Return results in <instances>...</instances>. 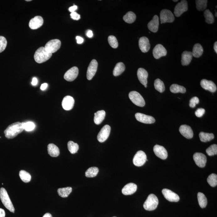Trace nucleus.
<instances>
[{"mask_svg": "<svg viewBox=\"0 0 217 217\" xmlns=\"http://www.w3.org/2000/svg\"><path fill=\"white\" fill-rule=\"evenodd\" d=\"M199 100L198 97H194L191 98L189 101V106L191 108H194L197 104L199 103Z\"/></svg>", "mask_w": 217, "mask_h": 217, "instance_id": "obj_47", "label": "nucleus"}, {"mask_svg": "<svg viewBox=\"0 0 217 217\" xmlns=\"http://www.w3.org/2000/svg\"><path fill=\"white\" fill-rule=\"evenodd\" d=\"M206 152L209 156L217 155V145L215 144L211 145L209 148H207L206 150Z\"/></svg>", "mask_w": 217, "mask_h": 217, "instance_id": "obj_43", "label": "nucleus"}, {"mask_svg": "<svg viewBox=\"0 0 217 217\" xmlns=\"http://www.w3.org/2000/svg\"><path fill=\"white\" fill-rule=\"evenodd\" d=\"M160 19L161 24L172 23L175 20V17L171 11L169 10L163 9L161 12Z\"/></svg>", "mask_w": 217, "mask_h": 217, "instance_id": "obj_8", "label": "nucleus"}, {"mask_svg": "<svg viewBox=\"0 0 217 217\" xmlns=\"http://www.w3.org/2000/svg\"><path fill=\"white\" fill-rule=\"evenodd\" d=\"M200 85L204 89L210 92L214 93L217 91V87L214 83L211 81L203 79L201 81Z\"/></svg>", "mask_w": 217, "mask_h": 217, "instance_id": "obj_20", "label": "nucleus"}, {"mask_svg": "<svg viewBox=\"0 0 217 217\" xmlns=\"http://www.w3.org/2000/svg\"><path fill=\"white\" fill-rule=\"evenodd\" d=\"M192 53L188 51H184L183 52L181 56V64L183 66H188L191 62L192 59Z\"/></svg>", "mask_w": 217, "mask_h": 217, "instance_id": "obj_26", "label": "nucleus"}, {"mask_svg": "<svg viewBox=\"0 0 217 217\" xmlns=\"http://www.w3.org/2000/svg\"><path fill=\"white\" fill-rule=\"evenodd\" d=\"M27 1H31V0H26Z\"/></svg>", "mask_w": 217, "mask_h": 217, "instance_id": "obj_61", "label": "nucleus"}, {"mask_svg": "<svg viewBox=\"0 0 217 217\" xmlns=\"http://www.w3.org/2000/svg\"><path fill=\"white\" fill-rule=\"evenodd\" d=\"M158 204V200L157 197L153 194H151L148 196L144 204L145 209L148 211H153L157 208Z\"/></svg>", "mask_w": 217, "mask_h": 217, "instance_id": "obj_4", "label": "nucleus"}, {"mask_svg": "<svg viewBox=\"0 0 217 217\" xmlns=\"http://www.w3.org/2000/svg\"><path fill=\"white\" fill-rule=\"evenodd\" d=\"M75 104V100L72 97L66 96L64 98L62 101L63 108L65 110L69 111L73 108Z\"/></svg>", "mask_w": 217, "mask_h": 217, "instance_id": "obj_19", "label": "nucleus"}, {"mask_svg": "<svg viewBox=\"0 0 217 217\" xmlns=\"http://www.w3.org/2000/svg\"><path fill=\"white\" fill-rule=\"evenodd\" d=\"M179 131L181 135L187 139H191L193 137V131L189 125H181L180 127Z\"/></svg>", "mask_w": 217, "mask_h": 217, "instance_id": "obj_21", "label": "nucleus"}, {"mask_svg": "<svg viewBox=\"0 0 217 217\" xmlns=\"http://www.w3.org/2000/svg\"><path fill=\"white\" fill-rule=\"evenodd\" d=\"M145 88H147V85H145Z\"/></svg>", "mask_w": 217, "mask_h": 217, "instance_id": "obj_59", "label": "nucleus"}, {"mask_svg": "<svg viewBox=\"0 0 217 217\" xmlns=\"http://www.w3.org/2000/svg\"><path fill=\"white\" fill-rule=\"evenodd\" d=\"M24 130L23 122H16L9 125L4 131V134L8 139H13Z\"/></svg>", "mask_w": 217, "mask_h": 217, "instance_id": "obj_1", "label": "nucleus"}, {"mask_svg": "<svg viewBox=\"0 0 217 217\" xmlns=\"http://www.w3.org/2000/svg\"><path fill=\"white\" fill-rule=\"evenodd\" d=\"M167 54V51L162 45L160 44L156 45L153 50V55L156 59H159L161 57L165 56Z\"/></svg>", "mask_w": 217, "mask_h": 217, "instance_id": "obj_14", "label": "nucleus"}, {"mask_svg": "<svg viewBox=\"0 0 217 217\" xmlns=\"http://www.w3.org/2000/svg\"><path fill=\"white\" fill-rule=\"evenodd\" d=\"M20 178L24 183H28L30 181L31 177L29 173L24 170L20 171L19 173Z\"/></svg>", "mask_w": 217, "mask_h": 217, "instance_id": "obj_38", "label": "nucleus"}, {"mask_svg": "<svg viewBox=\"0 0 217 217\" xmlns=\"http://www.w3.org/2000/svg\"><path fill=\"white\" fill-rule=\"evenodd\" d=\"M170 90L172 93H185L186 91V88L184 87L177 84H172L171 85L170 88Z\"/></svg>", "mask_w": 217, "mask_h": 217, "instance_id": "obj_31", "label": "nucleus"}, {"mask_svg": "<svg viewBox=\"0 0 217 217\" xmlns=\"http://www.w3.org/2000/svg\"><path fill=\"white\" fill-rule=\"evenodd\" d=\"M71 18L72 19H73L75 20H78L81 18L80 15L76 12L71 13Z\"/></svg>", "mask_w": 217, "mask_h": 217, "instance_id": "obj_49", "label": "nucleus"}, {"mask_svg": "<svg viewBox=\"0 0 217 217\" xmlns=\"http://www.w3.org/2000/svg\"><path fill=\"white\" fill-rule=\"evenodd\" d=\"M135 117L138 122L142 123L152 124L155 122V119L153 117L139 113L135 114Z\"/></svg>", "mask_w": 217, "mask_h": 217, "instance_id": "obj_15", "label": "nucleus"}, {"mask_svg": "<svg viewBox=\"0 0 217 217\" xmlns=\"http://www.w3.org/2000/svg\"><path fill=\"white\" fill-rule=\"evenodd\" d=\"M24 129L26 131H31L35 128V124L33 122H29L26 123L23 122Z\"/></svg>", "mask_w": 217, "mask_h": 217, "instance_id": "obj_46", "label": "nucleus"}, {"mask_svg": "<svg viewBox=\"0 0 217 217\" xmlns=\"http://www.w3.org/2000/svg\"><path fill=\"white\" fill-rule=\"evenodd\" d=\"M57 191L60 196L63 198H67L72 192V188L71 187L59 188Z\"/></svg>", "mask_w": 217, "mask_h": 217, "instance_id": "obj_34", "label": "nucleus"}, {"mask_svg": "<svg viewBox=\"0 0 217 217\" xmlns=\"http://www.w3.org/2000/svg\"><path fill=\"white\" fill-rule=\"evenodd\" d=\"M188 10V3L187 1L182 0L180 3H178L174 9V14L175 16L179 17L183 13L186 12Z\"/></svg>", "mask_w": 217, "mask_h": 217, "instance_id": "obj_9", "label": "nucleus"}, {"mask_svg": "<svg viewBox=\"0 0 217 217\" xmlns=\"http://www.w3.org/2000/svg\"><path fill=\"white\" fill-rule=\"evenodd\" d=\"M43 217H52V216L50 214L48 213L45 214H44Z\"/></svg>", "mask_w": 217, "mask_h": 217, "instance_id": "obj_57", "label": "nucleus"}, {"mask_svg": "<svg viewBox=\"0 0 217 217\" xmlns=\"http://www.w3.org/2000/svg\"><path fill=\"white\" fill-rule=\"evenodd\" d=\"M147 71L143 68H139L137 71V76L141 83L145 86L147 84L148 77Z\"/></svg>", "mask_w": 217, "mask_h": 217, "instance_id": "obj_23", "label": "nucleus"}, {"mask_svg": "<svg viewBox=\"0 0 217 217\" xmlns=\"http://www.w3.org/2000/svg\"><path fill=\"white\" fill-rule=\"evenodd\" d=\"M7 44L8 42L5 37L0 36V53L5 50L7 47Z\"/></svg>", "mask_w": 217, "mask_h": 217, "instance_id": "obj_45", "label": "nucleus"}, {"mask_svg": "<svg viewBox=\"0 0 217 217\" xmlns=\"http://www.w3.org/2000/svg\"><path fill=\"white\" fill-rule=\"evenodd\" d=\"M137 186L134 183L127 184L122 189V193L124 195H130L134 194L136 191Z\"/></svg>", "mask_w": 217, "mask_h": 217, "instance_id": "obj_25", "label": "nucleus"}, {"mask_svg": "<svg viewBox=\"0 0 217 217\" xmlns=\"http://www.w3.org/2000/svg\"><path fill=\"white\" fill-rule=\"evenodd\" d=\"M106 113L104 110H101L97 111L94 115V122L97 125H99L102 122L103 120L105 119Z\"/></svg>", "mask_w": 217, "mask_h": 217, "instance_id": "obj_28", "label": "nucleus"}, {"mask_svg": "<svg viewBox=\"0 0 217 217\" xmlns=\"http://www.w3.org/2000/svg\"><path fill=\"white\" fill-rule=\"evenodd\" d=\"M214 50L215 51V52L216 53V54L217 53V42L216 41V42H215L214 44Z\"/></svg>", "mask_w": 217, "mask_h": 217, "instance_id": "obj_56", "label": "nucleus"}, {"mask_svg": "<svg viewBox=\"0 0 217 217\" xmlns=\"http://www.w3.org/2000/svg\"><path fill=\"white\" fill-rule=\"evenodd\" d=\"M77 9V6L76 5H74L70 7L69 8V11L71 13L75 12V11Z\"/></svg>", "mask_w": 217, "mask_h": 217, "instance_id": "obj_51", "label": "nucleus"}, {"mask_svg": "<svg viewBox=\"0 0 217 217\" xmlns=\"http://www.w3.org/2000/svg\"><path fill=\"white\" fill-rule=\"evenodd\" d=\"M205 113V110L203 108H199L195 112V115L198 118H201Z\"/></svg>", "mask_w": 217, "mask_h": 217, "instance_id": "obj_48", "label": "nucleus"}, {"mask_svg": "<svg viewBox=\"0 0 217 217\" xmlns=\"http://www.w3.org/2000/svg\"><path fill=\"white\" fill-rule=\"evenodd\" d=\"M159 18L157 15L154 16L152 20L148 24V29L152 32L156 33L158 31L159 26Z\"/></svg>", "mask_w": 217, "mask_h": 217, "instance_id": "obj_24", "label": "nucleus"}, {"mask_svg": "<svg viewBox=\"0 0 217 217\" xmlns=\"http://www.w3.org/2000/svg\"><path fill=\"white\" fill-rule=\"evenodd\" d=\"M198 198L199 206L201 208H205L207 206L208 202L205 195L202 193L199 192L198 194Z\"/></svg>", "mask_w": 217, "mask_h": 217, "instance_id": "obj_35", "label": "nucleus"}, {"mask_svg": "<svg viewBox=\"0 0 217 217\" xmlns=\"http://www.w3.org/2000/svg\"><path fill=\"white\" fill-rule=\"evenodd\" d=\"M205 22L208 24H212L214 21V18L212 13L209 9H207L204 12Z\"/></svg>", "mask_w": 217, "mask_h": 217, "instance_id": "obj_39", "label": "nucleus"}, {"mask_svg": "<svg viewBox=\"0 0 217 217\" xmlns=\"http://www.w3.org/2000/svg\"><path fill=\"white\" fill-rule=\"evenodd\" d=\"M154 86L155 89L161 93L165 91V86L164 82L159 78L155 80L154 82Z\"/></svg>", "mask_w": 217, "mask_h": 217, "instance_id": "obj_37", "label": "nucleus"}, {"mask_svg": "<svg viewBox=\"0 0 217 217\" xmlns=\"http://www.w3.org/2000/svg\"><path fill=\"white\" fill-rule=\"evenodd\" d=\"M99 170L96 167H91L88 168L85 172V176L87 177H94L97 176Z\"/></svg>", "mask_w": 217, "mask_h": 217, "instance_id": "obj_36", "label": "nucleus"}, {"mask_svg": "<svg viewBox=\"0 0 217 217\" xmlns=\"http://www.w3.org/2000/svg\"><path fill=\"white\" fill-rule=\"evenodd\" d=\"M111 132V127L108 125L103 127L98 135V140L100 142H103L106 141Z\"/></svg>", "mask_w": 217, "mask_h": 217, "instance_id": "obj_10", "label": "nucleus"}, {"mask_svg": "<svg viewBox=\"0 0 217 217\" xmlns=\"http://www.w3.org/2000/svg\"><path fill=\"white\" fill-rule=\"evenodd\" d=\"M130 99L137 106L143 107L145 106V102L142 96L135 91H131L129 94Z\"/></svg>", "mask_w": 217, "mask_h": 217, "instance_id": "obj_5", "label": "nucleus"}, {"mask_svg": "<svg viewBox=\"0 0 217 217\" xmlns=\"http://www.w3.org/2000/svg\"><path fill=\"white\" fill-rule=\"evenodd\" d=\"M86 35L88 38H91L93 36V33L90 30H88L87 32Z\"/></svg>", "mask_w": 217, "mask_h": 217, "instance_id": "obj_52", "label": "nucleus"}, {"mask_svg": "<svg viewBox=\"0 0 217 217\" xmlns=\"http://www.w3.org/2000/svg\"><path fill=\"white\" fill-rule=\"evenodd\" d=\"M215 16H216V17L217 16V12H215Z\"/></svg>", "mask_w": 217, "mask_h": 217, "instance_id": "obj_60", "label": "nucleus"}, {"mask_svg": "<svg viewBox=\"0 0 217 217\" xmlns=\"http://www.w3.org/2000/svg\"><path fill=\"white\" fill-rule=\"evenodd\" d=\"M199 137L200 140L204 142H209L214 138V135L213 134L208 133L204 132L200 133Z\"/></svg>", "mask_w": 217, "mask_h": 217, "instance_id": "obj_32", "label": "nucleus"}, {"mask_svg": "<svg viewBox=\"0 0 217 217\" xmlns=\"http://www.w3.org/2000/svg\"><path fill=\"white\" fill-rule=\"evenodd\" d=\"M139 46L140 49L142 52H148L151 48V45L148 38L146 37H142L140 38L139 40Z\"/></svg>", "mask_w": 217, "mask_h": 217, "instance_id": "obj_22", "label": "nucleus"}, {"mask_svg": "<svg viewBox=\"0 0 217 217\" xmlns=\"http://www.w3.org/2000/svg\"><path fill=\"white\" fill-rule=\"evenodd\" d=\"M147 160L146 154L142 151H138L134 156L133 162L134 165L137 167H141L143 165Z\"/></svg>", "mask_w": 217, "mask_h": 217, "instance_id": "obj_7", "label": "nucleus"}, {"mask_svg": "<svg viewBox=\"0 0 217 217\" xmlns=\"http://www.w3.org/2000/svg\"><path fill=\"white\" fill-rule=\"evenodd\" d=\"M173 1H174V2H177V1H178V0H176V1H174V0H173Z\"/></svg>", "mask_w": 217, "mask_h": 217, "instance_id": "obj_58", "label": "nucleus"}, {"mask_svg": "<svg viewBox=\"0 0 217 217\" xmlns=\"http://www.w3.org/2000/svg\"><path fill=\"white\" fill-rule=\"evenodd\" d=\"M68 148L71 154H74L77 152L79 149V146L73 141H70L68 143Z\"/></svg>", "mask_w": 217, "mask_h": 217, "instance_id": "obj_40", "label": "nucleus"}, {"mask_svg": "<svg viewBox=\"0 0 217 217\" xmlns=\"http://www.w3.org/2000/svg\"><path fill=\"white\" fill-rule=\"evenodd\" d=\"M204 50L202 45L199 44H196L193 48V56L195 58H199L203 53Z\"/></svg>", "mask_w": 217, "mask_h": 217, "instance_id": "obj_29", "label": "nucleus"}, {"mask_svg": "<svg viewBox=\"0 0 217 217\" xmlns=\"http://www.w3.org/2000/svg\"><path fill=\"white\" fill-rule=\"evenodd\" d=\"M44 24V19L40 16H37L30 20L29 23V28L32 29H36L40 28Z\"/></svg>", "mask_w": 217, "mask_h": 217, "instance_id": "obj_18", "label": "nucleus"}, {"mask_svg": "<svg viewBox=\"0 0 217 217\" xmlns=\"http://www.w3.org/2000/svg\"><path fill=\"white\" fill-rule=\"evenodd\" d=\"M5 213L4 209L0 208V217H5Z\"/></svg>", "mask_w": 217, "mask_h": 217, "instance_id": "obj_54", "label": "nucleus"}, {"mask_svg": "<svg viewBox=\"0 0 217 217\" xmlns=\"http://www.w3.org/2000/svg\"><path fill=\"white\" fill-rule=\"evenodd\" d=\"M136 18V15L134 13L129 11L124 16L123 19L127 23L130 24L135 22Z\"/></svg>", "mask_w": 217, "mask_h": 217, "instance_id": "obj_33", "label": "nucleus"}, {"mask_svg": "<svg viewBox=\"0 0 217 217\" xmlns=\"http://www.w3.org/2000/svg\"><path fill=\"white\" fill-rule=\"evenodd\" d=\"M76 38L77 40V43L78 44H81L84 42L83 38H82V37L77 36L76 37Z\"/></svg>", "mask_w": 217, "mask_h": 217, "instance_id": "obj_50", "label": "nucleus"}, {"mask_svg": "<svg viewBox=\"0 0 217 217\" xmlns=\"http://www.w3.org/2000/svg\"><path fill=\"white\" fill-rule=\"evenodd\" d=\"M38 84V79L36 78H33L32 82H31V84L35 86Z\"/></svg>", "mask_w": 217, "mask_h": 217, "instance_id": "obj_55", "label": "nucleus"}, {"mask_svg": "<svg viewBox=\"0 0 217 217\" xmlns=\"http://www.w3.org/2000/svg\"><path fill=\"white\" fill-rule=\"evenodd\" d=\"M197 9L199 11H202L205 9L207 7L208 1L207 0H197L195 1Z\"/></svg>", "mask_w": 217, "mask_h": 217, "instance_id": "obj_41", "label": "nucleus"}, {"mask_svg": "<svg viewBox=\"0 0 217 217\" xmlns=\"http://www.w3.org/2000/svg\"><path fill=\"white\" fill-rule=\"evenodd\" d=\"M48 84L46 83L42 84L41 86L40 89L42 91L45 90L48 87Z\"/></svg>", "mask_w": 217, "mask_h": 217, "instance_id": "obj_53", "label": "nucleus"}, {"mask_svg": "<svg viewBox=\"0 0 217 217\" xmlns=\"http://www.w3.org/2000/svg\"><path fill=\"white\" fill-rule=\"evenodd\" d=\"M48 154L53 157L58 156L60 153L59 148L53 144H50L48 145Z\"/></svg>", "mask_w": 217, "mask_h": 217, "instance_id": "obj_27", "label": "nucleus"}, {"mask_svg": "<svg viewBox=\"0 0 217 217\" xmlns=\"http://www.w3.org/2000/svg\"><path fill=\"white\" fill-rule=\"evenodd\" d=\"M153 151L155 155L161 159L165 160L167 158V151L163 146L156 145L154 147Z\"/></svg>", "mask_w": 217, "mask_h": 217, "instance_id": "obj_17", "label": "nucleus"}, {"mask_svg": "<svg viewBox=\"0 0 217 217\" xmlns=\"http://www.w3.org/2000/svg\"><path fill=\"white\" fill-rule=\"evenodd\" d=\"M78 74V69L77 67H73L70 68L64 75V78L66 80L70 81H72L77 78Z\"/></svg>", "mask_w": 217, "mask_h": 217, "instance_id": "obj_16", "label": "nucleus"}, {"mask_svg": "<svg viewBox=\"0 0 217 217\" xmlns=\"http://www.w3.org/2000/svg\"><path fill=\"white\" fill-rule=\"evenodd\" d=\"M61 42L58 39L52 40L47 42L44 48L47 52L50 53H54L61 48Z\"/></svg>", "mask_w": 217, "mask_h": 217, "instance_id": "obj_6", "label": "nucleus"}, {"mask_svg": "<svg viewBox=\"0 0 217 217\" xmlns=\"http://www.w3.org/2000/svg\"><path fill=\"white\" fill-rule=\"evenodd\" d=\"M52 54L47 52L44 47L38 48L35 52L34 56L35 62L41 64L46 62L51 58Z\"/></svg>", "mask_w": 217, "mask_h": 217, "instance_id": "obj_2", "label": "nucleus"}, {"mask_svg": "<svg viewBox=\"0 0 217 217\" xmlns=\"http://www.w3.org/2000/svg\"><path fill=\"white\" fill-rule=\"evenodd\" d=\"M109 43L112 48H116L118 46V43L116 37L113 35H110L108 38Z\"/></svg>", "mask_w": 217, "mask_h": 217, "instance_id": "obj_44", "label": "nucleus"}, {"mask_svg": "<svg viewBox=\"0 0 217 217\" xmlns=\"http://www.w3.org/2000/svg\"><path fill=\"white\" fill-rule=\"evenodd\" d=\"M125 70V66L123 63H118L114 68L113 75L115 77L121 75Z\"/></svg>", "mask_w": 217, "mask_h": 217, "instance_id": "obj_30", "label": "nucleus"}, {"mask_svg": "<svg viewBox=\"0 0 217 217\" xmlns=\"http://www.w3.org/2000/svg\"></svg>", "mask_w": 217, "mask_h": 217, "instance_id": "obj_62", "label": "nucleus"}, {"mask_svg": "<svg viewBox=\"0 0 217 217\" xmlns=\"http://www.w3.org/2000/svg\"><path fill=\"white\" fill-rule=\"evenodd\" d=\"M193 158L195 164L199 167L204 168L205 167L207 162V158L205 155L202 153H195Z\"/></svg>", "mask_w": 217, "mask_h": 217, "instance_id": "obj_13", "label": "nucleus"}, {"mask_svg": "<svg viewBox=\"0 0 217 217\" xmlns=\"http://www.w3.org/2000/svg\"><path fill=\"white\" fill-rule=\"evenodd\" d=\"M0 198L2 203L7 209L10 212H15V209L13 204L5 188H2L0 189Z\"/></svg>", "mask_w": 217, "mask_h": 217, "instance_id": "obj_3", "label": "nucleus"}, {"mask_svg": "<svg viewBox=\"0 0 217 217\" xmlns=\"http://www.w3.org/2000/svg\"><path fill=\"white\" fill-rule=\"evenodd\" d=\"M162 192L165 199L169 202H176L179 201V196L170 190L167 189H163Z\"/></svg>", "mask_w": 217, "mask_h": 217, "instance_id": "obj_12", "label": "nucleus"}, {"mask_svg": "<svg viewBox=\"0 0 217 217\" xmlns=\"http://www.w3.org/2000/svg\"><path fill=\"white\" fill-rule=\"evenodd\" d=\"M98 67V62L96 60L91 61L87 71V77L88 80H91L96 73Z\"/></svg>", "mask_w": 217, "mask_h": 217, "instance_id": "obj_11", "label": "nucleus"}, {"mask_svg": "<svg viewBox=\"0 0 217 217\" xmlns=\"http://www.w3.org/2000/svg\"><path fill=\"white\" fill-rule=\"evenodd\" d=\"M208 184L211 187H215L217 185V175L216 174L212 173L207 178Z\"/></svg>", "mask_w": 217, "mask_h": 217, "instance_id": "obj_42", "label": "nucleus"}]
</instances>
